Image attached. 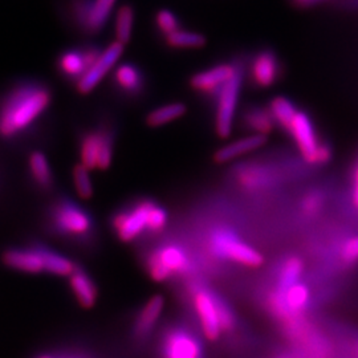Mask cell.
<instances>
[{"instance_id": "6da1fadb", "label": "cell", "mask_w": 358, "mask_h": 358, "mask_svg": "<svg viewBox=\"0 0 358 358\" xmlns=\"http://www.w3.org/2000/svg\"><path fill=\"white\" fill-rule=\"evenodd\" d=\"M50 90L38 84H26L11 90L0 103V137L13 140L31 128L50 103Z\"/></svg>"}, {"instance_id": "7a4b0ae2", "label": "cell", "mask_w": 358, "mask_h": 358, "mask_svg": "<svg viewBox=\"0 0 358 358\" xmlns=\"http://www.w3.org/2000/svg\"><path fill=\"white\" fill-rule=\"evenodd\" d=\"M169 224L164 206L152 198H138L120 207L110 217V229L121 243L140 242L145 236L162 234Z\"/></svg>"}, {"instance_id": "3957f363", "label": "cell", "mask_w": 358, "mask_h": 358, "mask_svg": "<svg viewBox=\"0 0 358 358\" xmlns=\"http://www.w3.org/2000/svg\"><path fill=\"white\" fill-rule=\"evenodd\" d=\"M187 296L206 340L215 343L222 334L235 329L236 319L232 309L226 300L210 287L199 282H190Z\"/></svg>"}, {"instance_id": "277c9868", "label": "cell", "mask_w": 358, "mask_h": 358, "mask_svg": "<svg viewBox=\"0 0 358 358\" xmlns=\"http://www.w3.org/2000/svg\"><path fill=\"white\" fill-rule=\"evenodd\" d=\"M45 223L52 234L69 243L90 245L96 241L94 219L68 196H59L48 206Z\"/></svg>"}, {"instance_id": "5b68a950", "label": "cell", "mask_w": 358, "mask_h": 358, "mask_svg": "<svg viewBox=\"0 0 358 358\" xmlns=\"http://www.w3.org/2000/svg\"><path fill=\"white\" fill-rule=\"evenodd\" d=\"M206 250L217 260L245 268H260L266 263V257L257 248L226 226H217L210 230L206 238Z\"/></svg>"}, {"instance_id": "8992f818", "label": "cell", "mask_w": 358, "mask_h": 358, "mask_svg": "<svg viewBox=\"0 0 358 358\" xmlns=\"http://www.w3.org/2000/svg\"><path fill=\"white\" fill-rule=\"evenodd\" d=\"M143 267L154 282H164L190 275L194 260L183 244L166 242L155 245L143 256Z\"/></svg>"}, {"instance_id": "52a82bcc", "label": "cell", "mask_w": 358, "mask_h": 358, "mask_svg": "<svg viewBox=\"0 0 358 358\" xmlns=\"http://www.w3.org/2000/svg\"><path fill=\"white\" fill-rule=\"evenodd\" d=\"M288 136L294 140L301 159L310 166H324L332 159V148L320 141L312 118L303 110H297L289 128Z\"/></svg>"}, {"instance_id": "ba28073f", "label": "cell", "mask_w": 358, "mask_h": 358, "mask_svg": "<svg viewBox=\"0 0 358 358\" xmlns=\"http://www.w3.org/2000/svg\"><path fill=\"white\" fill-rule=\"evenodd\" d=\"M81 165L92 170H108L115 152V136L109 128L93 129L80 140Z\"/></svg>"}, {"instance_id": "9c48e42d", "label": "cell", "mask_w": 358, "mask_h": 358, "mask_svg": "<svg viewBox=\"0 0 358 358\" xmlns=\"http://www.w3.org/2000/svg\"><path fill=\"white\" fill-rule=\"evenodd\" d=\"M244 69L241 63L236 64L234 76L217 93L215 112V131L220 138H229L234 129V120L243 85Z\"/></svg>"}, {"instance_id": "30bf717a", "label": "cell", "mask_w": 358, "mask_h": 358, "mask_svg": "<svg viewBox=\"0 0 358 358\" xmlns=\"http://www.w3.org/2000/svg\"><path fill=\"white\" fill-rule=\"evenodd\" d=\"M159 355L161 358H203V344L192 329L174 324L161 334Z\"/></svg>"}, {"instance_id": "8fae6325", "label": "cell", "mask_w": 358, "mask_h": 358, "mask_svg": "<svg viewBox=\"0 0 358 358\" xmlns=\"http://www.w3.org/2000/svg\"><path fill=\"white\" fill-rule=\"evenodd\" d=\"M124 52V44L115 41L109 47H106L99 59L90 65L87 73L76 83L77 92L80 94H88L94 90L120 60Z\"/></svg>"}, {"instance_id": "7c38bea8", "label": "cell", "mask_w": 358, "mask_h": 358, "mask_svg": "<svg viewBox=\"0 0 358 358\" xmlns=\"http://www.w3.org/2000/svg\"><path fill=\"white\" fill-rule=\"evenodd\" d=\"M3 264L8 268L38 275L45 272V263L43 256V244L34 243L26 247H13L3 252Z\"/></svg>"}, {"instance_id": "4fadbf2b", "label": "cell", "mask_w": 358, "mask_h": 358, "mask_svg": "<svg viewBox=\"0 0 358 358\" xmlns=\"http://www.w3.org/2000/svg\"><path fill=\"white\" fill-rule=\"evenodd\" d=\"M164 308H165L164 296L155 294L138 309V312L133 319L131 329H130V337L137 345H141L145 341L149 340L164 312Z\"/></svg>"}, {"instance_id": "5bb4252c", "label": "cell", "mask_w": 358, "mask_h": 358, "mask_svg": "<svg viewBox=\"0 0 358 358\" xmlns=\"http://www.w3.org/2000/svg\"><path fill=\"white\" fill-rule=\"evenodd\" d=\"M282 76V64L278 55L271 50L259 51L250 64V77L255 87L271 88Z\"/></svg>"}, {"instance_id": "9a60e30c", "label": "cell", "mask_w": 358, "mask_h": 358, "mask_svg": "<svg viewBox=\"0 0 358 358\" xmlns=\"http://www.w3.org/2000/svg\"><path fill=\"white\" fill-rule=\"evenodd\" d=\"M101 51L96 47L64 52L57 60L59 72L68 80L77 83L87 73L90 65L99 59Z\"/></svg>"}, {"instance_id": "2e32d148", "label": "cell", "mask_w": 358, "mask_h": 358, "mask_svg": "<svg viewBox=\"0 0 358 358\" xmlns=\"http://www.w3.org/2000/svg\"><path fill=\"white\" fill-rule=\"evenodd\" d=\"M236 64H219L211 66L190 78V87L195 92L205 96H215L223 88V85L234 76Z\"/></svg>"}, {"instance_id": "e0dca14e", "label": "cell", "mask_w": 358, "mask_h": 358, "mask_svg": "<svg viewBox=\"0 0 358 358\" xmlns=\"http://www.w3.org/2000/svg\"><path fill=\"white\" fill-rule=\"evenodd\" d=\"M268 142V136L263 134H250L241 140L230 142L214 153V162L217 165H226L235 159H239L247 154L254 153L256 150L266 146Z\"/></svg>"}, {"instance_id": "ac0fdd59", "label": "cell", "mask_w": 358, "mask_h": 358, "mask_svg": "<svg viewBox=\"0 0 358 358\" xmlns=\"http://www.w3.org/2000/svg\"><path fill=\"white\" fill-rule=\"evenodd\" d=\"M69 287L80 307L90 309L96 306L99 297L97 285L93 278L81 266L76 264V268L69 275Z\"/></svg>"}, {"instance_id": "d6986e66", "label": "cell", "mask_w": 358, "mask_h": 358, "mask_svg": "<svg viewBox=\"0 0 358 358\" xmlns=\"http://www.w3.org/2000/svg\"><path fill=\"white\" fill-rule=\"evenodd\" d=\"M28 176L34 186L40 192H52L55 187V177L47 155L34 150L28 155Z\"/></svg>"}, {"instance_id": "ffe728a7", "label": "cell", "mask_w": 358, "mask_h": 358, "mask_svg": "<svg viewBox=\"0 0 358 358\" xmlns=\"http://www.w3.org/2000/svg\"><path fill=\"white\" fill-rule=\"evenodd\" d=\"M115 1L117 0H90L83 29L90 34L100 32L115 8Z\"/></svg>"}, {"instance_id": "44dd1931", "label": "cell", "mask_w": 358, "mask_h": 358, "mask_svg": "<svg viewBox=\"0 0 358 358\" xmlns=\"http://www.w3.org/2000/svg\"><path fill=\"white\" fill-rule=\"evenodd\" d=\"M242 121L245 129L251 131V134L268 136L276 127L268 108H262L256 105H251L244 110Z\"/></svg>"}, {"instance_id": "7402d4cb", "label": "cell", "mask_w": 358, "mask_h": 358, "mask_svg": "<svg viewBox=\"0 0 358 358\" xmlns=\"http://www.w3.org/2000/svg\"><path fill=\"white\" fill-rule=\"evenodd\" d=\"M115 83L121 92L130 96L140 94L143 88V77H142L141 71L136 65L129 64V63L118 65L115 68Z\"/></svg>"}, {"instance_id": "603a6c76", "label": "cell", "mask_w": 358, "mask_h": 358, "mask_svg": "<svg viewBox=\"0 0 358 358\" xmlns=\"http://www.w3.org/2000/svg\"><path fill=\"white\" fill-rule=\"evenodd\" d=\"M304 260L297 255L287 256L280 264L278 275H276V285L278 289H285L294 282H300L304 273Z\"/></svg>"}, {"instance_id": "cb8c5ba5", "label": "cell", "mask_w": 358, "mask_h": 358, "mask_svg": "<svg viewBox=\"0 0 358 358\" xmlns=\"http://www.w3.org/2000/svg\"><path fill=\"white\" fill-rule=\"evenodd\" d=\"M187 106L182 103H166L152 110L146 115V125L149 128H159L167 125L186 115Z\"/></svg>"}, {"instance_id": "d4e9b609", "label": "cell", "mask_w": 358, "mask_h": 358, "mask_svg": "<svg viewBox=\"0 0 358 358\" xmlns=\"http://www.w3.org/2000/svg\"><path fill=\"white\" fill-rule=\"evenodd\" d=\"M268 109L276 127H280L285 131H287V129L289 128L294 115L299 110L296 108V105L289 99H287L284 96L275 97L269 103Z\"/></svg>"}, {"instance_id": "484cf974", "label": "cell", "mask_w": 358, "mask_h": 358, "mask_svg": "<svg viewBox=\"0 0 358 358\" xmlns=\"http://www.w3.org/2000/svg\"><path fill=\"white\" fill-rule=\"evenodd\" d=\"M133 27H134V10L131 6L124 4L117 10L115 13V41L127 45L131 38Z\"/></svg>"}, {"instance_id": "4316f807", "label": "cell", "mask_w": 358, "mask_h": 358, "mask_svg": "<svg viewBox=\"0 0 358 358\" xmlns=\"http://www.w3.org/2000/svg\"><path fill=\"white\" fill-rule=\"evenodd\" d=\"M165 40L169 47L177 48V50L202 48L206 44V38L203 35L192 31H186V29H178L165 36Z\"/></svg>"}, {"instance_id": "83f0119b", "label": "cell", "mask_w": 358, "mask_h": 358, "mask_svg": "<svg viewBox=\"0 0 358 358\" xmlns=\"http://www.w3.org/2000/svg\"><path fill=\"white\" fill-rule=\"evenodd\" d=\"M73 183L76 187V192L83 199H90L93 196V185L90 178V170L83 165H76L72 170Z\"/></svg>"}, {"instance_id": "f1b7e54d", "label": "cell", "mask_w": 358, "mask_h": 358, "mask_svg": "<svg viewBox=\"0 0 358 358\" xmlns=\"http://www.w3.org/2000/svg\"><path fill=\"white\" fill-rule=\"evenodd\" d=\"M338 256L344 266H353L358 263V235L348 236L338 248Z\"/></svg>"}, {"instance_id": "f546056e", "label": "cell", "mask_w": 358, "mask_h": 358, "mask_svg": "<svg viewBox=\"0 0 358 358\" xmlns=\"http://www.w3.org/2000/svg\"><path fill=\"white\" fill-rule=\"evenodd\" d=\"M155 24L164 36H167V35L180 29L178 17L169 10H161L157 13Z\"/></svg>"}, {"instance_id": "4dcf8cb0", "label": "cell", "mask_w": 358, "mask_h": 358, "mask_svg": "<svg viewBox=\"0 0 358 358\" xmlns=\"http://www.w3.org/2000/svg\"><path fill=\"white\" fill-rule=\"evenodd\" d=\"M322 202L324 201H322L320 192H309L303 199V205H301L304 214H308V215L319 214V211L322 207Z\"/></svg>"}, {"instance_id": "1f68e13d", "label": "cell", "mask_w": 358, "mask_h": 358, "mask_svg": "<svg viewBox=\"0 0 358 358\" xmlns=\"http://www.w3.org/2000/svg\"><path fill=\"white\" fill-rule=\"evenodd\" d=\"M53 356L55 358H93L87 350H81V349H66Z\"/></svg>"}, {"instance_id": "d6a6232c", "label": "cell", "mask_w": 358, "mask_h": 358, "mask_svg": "<svg viewBox=\"0 0 358 358\" xmlns=\"http://www.w3.org/2000/svg\"><path fill=\"white\" fill-rule=\"evenodd\" d=\"M352 203L358 213V162L353 170V179H352Z\"/></svg>"}, {"instance_id": "836d02e7", "label": "cell", "mask_w": 358, "mask_h": 358, "mask_svg": "<svg viewBox=\"0 0 358 358\" xmlns=\"http://www.w3.org/2000/svg\"><path fill=\"white\" fill-rule=\"evenodd\" d=\"M321 0H294V3L297 6H301V7H308V6H313L316 3H319Z\"/></svg>"}, {"instance_id": "e575fe53", "label": "cell", "mask_w": 358, "mask_h": 358, "mask_svg": "<svg viewBox=\"0 0 358 358\" xmlns=\"http://www.w3.org/2000/svg\"><path fill=\"white\" fill-rule=\"evenodd\" d=\"M352 353L355 355V358H358V338L355 341V345H352Z\"/></svg>"}, {"instance_id": "d590c367", "label": "cell", "mask_w": 358, "mask_h": 358, "mask_svg": "<svg viewBox=\"0 0 358 358\" xmlns=\"http://www.w3.org/2000/svg\"><path fill=\"white\" fill-rule=\"evenodd\" d=\"M276 358H297L294 355H288V353H282V355H279Z\"/></svg>"}, {"instance_id": "8d00e7d4", "label": "cell", "mask_w": 358, "mask_h": 358, "mask_svg": "<svg viewBox=\"0 0 358 358\" xmlns=\"http://www.w3.org/2000/svg\"><path fill=\"white\" fill-rule=\"evenodd\" d=\"M36 358H55V356H53V355H47V353H45V355H40V356H38Z\"/></svg>"}]
</instances>
